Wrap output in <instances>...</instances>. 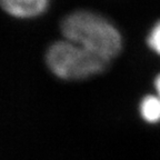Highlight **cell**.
Returning a JSON list of instances; mask_svg holds the SVG:
<instances>
[{
	"mask_svg": "<svg viewBox=\"0 0 160 160\" xmlns=\"http://www.w3.org/2000/svg\"><path fill=\"white\" fill-rule=\"evenodd\" d=\"M146 43L152 52L160 57V19H158L149 29Z\"/></svg>",
	"mask_w": 160,
	"mask_h": 160,
	"instance_id": "5",
	"label": "cell"
},
{
	"mask_svg": "<svg viewBox=\"0 0 160 160\" xmlns=\"http://www.w3.org/2000/svg\"><path fill=\"white\" fill-rule=\"evenodd\" d=\"M155 88L157 91V96L160 98V73L155 78Z\"/></svg>",
	"mask_w": 160,
	"mask_h": 160,
	"instance_id": "6",
	"label": "cell"
},
{
	"mask_svg": "<svg viewBox=\"0 0 160 160\" xmlns=\"http://www.w3.org/2000/svg\"><path fill=\"white\" fill-rule=\"evenodd\" d=\"M50 0H0L6 12L16 18H35L43 13Z\"/></svg>",
	"mask_w": 160,
	"mask_h": 160,
	"instance_id": "3",
	"label": "cell"
},
{
	"mask_svg": "<svg viewBox=\"0 0 160 160\" xmlns=\"http://www.w3.org/2000/svg\"><path fill=\"white\" fill-rule=\"evenodd\" d=\"M139 111L146 122H160V98L157 95L145 96L139 105Z\"/></svg>",
	"mask_w": 160,
	"mask_h": 160,
	"instance_id": "4",
	"label": "cell"
},
{
	"mask_svg": "<svg viewBox=\"0 0 160 160\" xmlns=\"http://www.w3.org/2000/svg\"><path fill=\"white\" fill-rule=\"evenodd\" d=\"M66 40L77 43L103 59L111 61L123 48L122 33L106 16L89 9L70 12L61 22Z\"/></svg>",
	"mask_w": 160,
	"mask_h": 160,
	"instance_id": "1",
	"label": "cell"
},
{
	"mask_svg": "<svg viewBox=\"0 0 160 160\" xmlns=\"http://www.w3.org/2000/svg\"><path fill=\"white\" fill-rule=\"evenodd\" d=\"M50 71L63 80H83L103 72L110 61L68 40H59L46 53Z\"/></svg>",
	"mask_w": 160,
	"mask_h": 160,
	"instance_id": "2",
	"label": "cell"
}]
</instances>
